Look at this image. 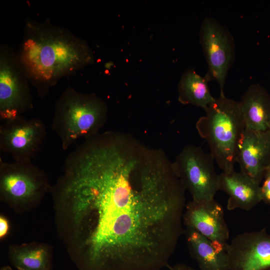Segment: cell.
<instances>
[{
	"label": "cell",
	"instance_id": "6da1fadb",
	"mask_svg": "<svg viewBox=\"0 0 270 270\" xmlns=\"http://www.w3.org/2000/svg\"><path fill=\"white\" fill-rule=\"evenodd\" d=\"M186 190L162 150L108 131L66 158L51 188L79 270H162L184 234Z\"/></svg>",
	"mask_w": 270,
	"mask_h": 270
},
{
	"label": "cell",
	"instance_id": "7a4b0ae2",
	"mask_svg": "<svg viewBox=\"0 0 270 270\" xmlns=\"http://www.w3.org/2000/svg\"><path fill=\"white\" fill-rule=\"evenodd\" d=\"M17 53L30 84L41 98L62 78L74 75L94 59L86 41L49 19L26 20Z\"/></svg>",
	"mask_w": 270,
	"mask_h": 270
},
{
	"label": "cell",
	"instance_id": "3957f363",
	"mask_svg": "<svg viewBox=\"0 0 270 270\" xmlns=\"http://www.w3.org/2000/svg\"><path fill=\"white\" fill-rule=\"evenodd\" d=\"M196 123L200 135L222 172L234 170L238 144L246 129L239 102L226 96L216 98Z\"/></svg>",
	"mask_w": 270,
	"mask_h": 270
},
{
	"label": "cell",
	"instance_id": "277c9868",
	"mask_svg": "<svg viewBox=\"0 0 270 270\" xmlns=\"http://www.w3.org/2000/svg\"><path fill=\"white\" fill-rule=\"evenodd\" d=\"M107 114L106 104L96 94L68 87L56 102L52 128L66 150L79 138L97 134Z\"/></svg>",
	"mask_w": 270,
	"mask_h": 270
},
{
	"label": "cell",
	"instance_id": "5b68a950",
	"mask_svg": "<svg viewBox=\"0 0 270 270\" xmlns=\"http://www.w3.org/2000/svg\"><path fill=\"white\" fill-rule=\"evenodd\" d=\"M30 82L18 53L10 46H0V118H14L34 107Z\"/></svg>",
	"mask_w": 270,
	"mask_h": 270
},
{
	"label": "cell",
	"instance_id": "8992f818",
	"mask_svg": "<svg viewBox=\"0 0 270 270\" xmlns=\"http://www.w3.org/2000/svg\"><path fill=\"white\" fill-rule=\"evenodd\" d=\"M214 162L210 153L192 144L184 146L176 156L173 162L174 170L192 200L214 199L218 190L219 176Z\"/></svg>",
	"mask_w": 270,
	"mask_h": 270
},
{
	"label": "cell",
	"instance_id": "52a82bcc",
	"mask_svg": "<svg viewBox=\"0 0 270 270\" xmlns=\"http://www.w3.org/2000/svg\"><path fill=\"white\" fill-rule=\"evenodd\" d=\"M200 42L208 64L206 76L218 82L220 96H224V88L228 71L235 59V44L228 29L214 18L202 22Z\"/></svg>",
	"mask_w": 270,
	"mask_h": 270
},
{
	"label": "cell",
	"instance_id": "ba28073f",
	"mask_svg": "<svg viewBox=\"0 0 270 270\" xmlns=\"http://www.w3.org/2000/svg\"><path fill=\"white\" fill-rule=\"evenodd\" d=\"M49 186L44 172L32 162H4L0 159V191L3 200L14 204L34 202Z\"/></svg>",
	"mask_w": 270,
	"mask_h": 270
},
{
	"label": "cell",
	"instance_id": "9c48e42d",
	"mask_svg": "<svg viewBox=\"0 0 270 270\" xmlns=\"http://www.w3.org/2000/svg\"><path fill=\"white\" fill-rule=\"evenodd\" d=\"M46 135V128L42 120L20 116L0 124V150L10 154L14 161L32 162Z\"/></svg>",
	"mask_w": 270,
	"mask_h": 270
},
{
	"label": "cell",
	"instance_id": "30bf717a",
	"mask_svg": "<svg viewBox=\"0 0 270 270\" xmlns=\"http://www.w3.org/2000/svg\"><path fill=\"white\" fill-rule=\"evenodd\" d=\"M226 253L228 270H270V234L266 228L240 234Z\"/></svg>",
	"mask_w": 270,
	"mask_h": 270
},
{
	"label": "cell",
	"instance_id": "8fae6325",
	"mask_svg": "<svg viewBox=\"0 0 270 270\" xmlns=\"http://www.w3.org/2000/svg\"><path fill=\"white\" fill-rule=\"evenodd\" d=\"M185 228H191L225 250L230 234L222 205L214 199L195 201L186 206L184 216Z\"/></svg>",
	"mask_w": 270,
	"mask_h": 270
},
{
	"label": "cell",
	"instance_id": "7c38bea8",
	"mask_svg": "<svg viewBox=\"0 0 270 270\" xmlns=\"http://www.w3.org/2000/svg\"><path fill=\"white\" fill-rule=\"evenodd\" d=\"M236 163L240 172L260 184L270 164V130L246 128L238 144Z\"/></svg>",
	"mask_w": 270,
	"mask_h": 270
},
{
	"label": "cell",
	"instance_id": "4fadbf2b",
	"mask_svg": "<svg viewBox=\"0 0 270 270\" xmlns=\"http://www.w3.org/2000/svg\"><path fill=\"white\" fill-rule=\"evenodd\" d=\"M218 190L228 196L226 208L229 210H249L262 201L260 184L241 172H222L218 176Z\"/></svg>",
	"mask_w": 270,
	"mask_h": 270
},
{
	"label": "cell",
	"instance_id": "5bb4252c",
	"mask_svg": "<svg viewBox=\"0 0 270 270\" xmlns=\"http://www.w3.org/2000/svg\"><path fill=\"white\" fill-rule=\"evenodd\" d=\"M239 104L246 128L270 130V94L264 86L250 84Z\"/></svg>",
	"mask_w": 270,
	"mask_h": 270
},
{
	"label": "cell",
	"instance_id": "9a60e30c",
	"mask_svg": "<svg viewBox=\"0 0 270 270\" xmlns=\"http://www.w3.org/2000/svg\"><path fill=\"white\" fill-rule=\"evenodd\" d=\"M184 234L190 254L200 270H228L225 250L191 228H185Z\"/></svg>",
	"mask_w": 270,
	"mask_h": 270
},
{
	"label": "cell",
	"instance_id": "2e32d148",
	"mask_svg": "<svg viewBox=\"0 0 270 270\" xmlns=\"http://www.w3.org/2000/svg\"><path fill=\"white\" fill-rule=\"evenodd\" d=\"M208 78L193 70L182 74L178 86V100L184 104H192L206 110L215 100L211 94Z\"/></svg>",
	"mask_w": 270,
	"mask_h": 270
},
{
	"label": "cell",
	"instance_id": "e0dca14e",
	"mask_svg": "<svg viewBox=\"0 0 270 270\" xmlns=\"http://www.w3.org/2000/svg\"><path fill=\"white\" fill-rule=\"evenodd\" d=\"M10 260L16 268L24 270H50V256L47 248L41 245H29L14 248Z\"/></svg>",
	"mask_w": 270,
	"mask_h": 270
},
{
	"label": "cell",
	"instance_id": "ac0fdd59",
	"mask_svg": "<svg viewBox=\"0 0 270 270\" xmlns=\"http://www.w3.org/2000/svg\"><path fill=\"white\" fill-rule=\"evenodd\" d=\"M260 196L262 201L270 205V170H268L264 174L260 186Z\"/></svg>",
	"mask_w": 270,
	"mask_h": 270
},
{
	"label": "cell",
	"instance_id": "d6986e66",
	"mask_svg": "<svg viewBox=\"0 0 270 270\" xmlns=\"http://www.w3.org/2000/svg\"><path fill=\"white\" fill-rule=\"evenodd\" d=\"M8 230V223L6 218L0 216V237L4 238L7 234Z\"/></svg>",
	"mask_w": 270,
	"mask_h": 270
},
{
	"label": "cell",
	"instance_id": "ffe728a7",
	"mask_svg": "<svg viewBox=\"0 0 270 270\" xmlns=\"http://www.w3.org/2000/svg\"><path fill=\"white\" fill-rule=\"evenodd\" d=\"M170 270H195L191 266L184 264H178L174 266H170Z\"/></svg>",
	"mask_w": 270,
	"mask_h": 270
},
{
	"label": "cell",
	"instance_id": "44dd1931",
	"mask_svg": "<svg viewBox=\"0 0 270 270\" xmlns=\"http://www.w3.org/2000/svg\"><path fill=\"white\" fill-rule=\"evenodd\" d=\"M0 270H12L8 266L3 267Z\"/></svg>",
	"mask_w": 270,
	"mask_h": 270
},
{
	"label": "cell",
	"instance_id": "7402d4cb",
	"mask_svg": "<svg viewBox=\"0 0 270 270\" xmlns=\"http://www.w3.org/2000/svg\"><path fill=\"white\" fill-rule=\"evenodd\" d=\"M18 270H23V269H22V268H18Z\"/></svg>",
	"mask_w": 270,
	"mask_h": 270
},
{
	"label": "cell",
	"instance_id": "603a6c76",
	"mask_svg": "<svg viewBox=\"0 0 270 270\" xmlns=\"http://www.w3.org/2000/svg\"><path fill=\"white\" fill-rule=\"evenodd\" d=\"M268 170H270V166H268Z\"/></svg>",
	"mask_w": 270,
	"mask_h": 270
}]
</instances>
